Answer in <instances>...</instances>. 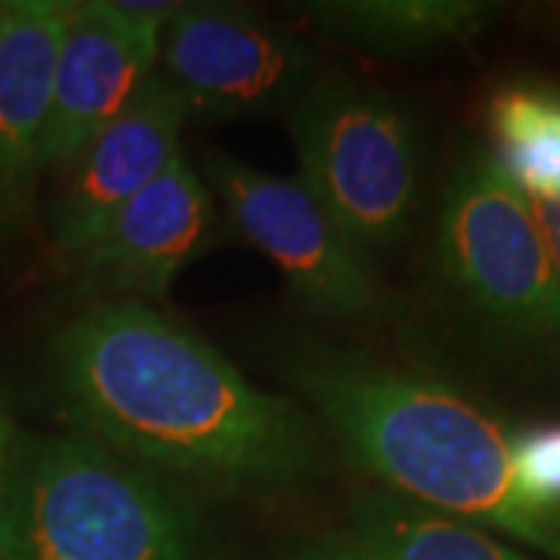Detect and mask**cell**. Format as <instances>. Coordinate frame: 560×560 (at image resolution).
Instances as JSON below:
<instances>
[{"label":"cell","instance_id":"cell-1","mask_svg":"<svg viewBox=\"0 0 560 560\" xmlns=\"http://www.w3.org/2000/svg\"><path fill=\"white\" fill-rule=\"evenodd\" d=\"M50 386L79 436L168 480L278 492L327 467L324 430L147 302H97L50 340Z\"/></svg>","mask_w":560,"mask_h":560},{"label":"cell","instance_id":"cell-2","mask_svg":"<svg viewBox=\"0 0 560 560\" xmlns=\"http://www.w3.org/2000/svg\"><path fill=\"white\" fill-rule=\"evenodd\" d=\"M278 368L320 430L386 492L560 555V514L521 492L511 436L452 386L315 340L283 342Z\"/></svg>","mask_w":560,"mask_h":560},{"label":"cell","instance_id":"cell-3","mask_svg":"<svg viewBox=\"0 0 560 560\" xmlns=\"http://www.w3.org/2000/svg\"><path fill=\"white\" fill-rule=\"evenodd\" d=\"M200 517L175 480L88 436L13 448L0 560H194Z\"/></svg>","mask_w":560,"mask_h":560},{"label":"cell","instance_id":"cell-4","mask_svg":"<svg viewBox=\"0 0 560 560\" xmlns=\"http://www.w3.org/2000/svg\"><path fill=\"white\" fill-rule=\"evenodd\" d=\"M300 180L371 256L396 249L418 209L420 160L411 116L389 91L318 75L287 109Z\"/></svg>","mask_w":560,"mask_h":560},{"label":"cell","instance_id":"cell-5","mask_svg":"<svg viewBox=\"0 0 560 560\" xmlns=\"http://www.w3.org/2000/svg\"><path fill=\"white\" fill-rule=\"evenodd\" d=\"M436 261L448 290L521 340L560 337V271L533 202L492 156H470L445 190Z\"/></svg>","mask_w":560,"mask_h":560},{"label":"cell","instance_id":"cell-6","mask_svg":"<svg viewBox=\"0 0 560 560\" xmlns=\"http://www.w3.org/2000/svg\"><path fill=\"white\" fill-rule=\"evenodd\" d=\"M202 178L243 241L278 268L293 300L312 315L368 324L386 312V283L374 256L300 178H278L224 153H206Z\"/></svg>","mask_w":560,"mask_h":560},{"label":"cell","instance_id":"cell-7","mask_svg":"<svg viewBox=\"0 0 560 560\" xmlns=\"http://www.w3.org/2000/svg\"><path fill=\"white\" fill-rule=\"evenodd\" d=\"M162 79L194 116L253 119L287 113L318 79L312 44L237 7H194L165 22Z\"/></svg>","mask_w":560,"mask_h":560},{"label":"cell","instance_id":"cell-8","mask_svg":"<svg viewBox=\"0 0 560 560\" xmlns=\"http://www.w3.org/2000/svg\"><path fill=\"white\" fill-rule=\"evenodd\" d=\"M180 3H69L54 101L40 138V172L72 168L88 143L156 75L165 22Z\"/></svg>","mask_w":560,"mask_h":560},{"label":"cell","instance_id":"cell-9","mask_svg":"<svg viewBox=\"0 0 560 560\" xmlns=\"http://www.w3.org/2000/svg\"><path fill=\"white\" fill-rule=\"evenodd\" d=\"M219 212L212 190L184 153L121 206L75 261L103 302L162 300L178 275L212 249Z\"/></svg>","mask_w":560,"mask_h":560},{"label":"cell","instance_id":"cell-10","mask_svg":"<svg viewBox=\"0 0 560 560\" xmlns=\"http://www.w3.org/2000/svg\"><path fill=\"white\" fill-rule=\"evenodd\" d=\"M187 116L178 91L156 72L88 143L69 168V187L54 209V241L62 256L75 259L125 202L180 156V128Z\"/></svg>","mask_w":560,"mask_h":560},{"label":"cell","instance_id":"cell-11","mask_svg":"<svg viewBox=\"0 0 560 560\" xmlns=\"http://www.w3.org/2000/svg\"><path fill=\"white\" fill-rule=\"evenodd\" d=\"M66 16L62 0L0 3V224L20 215L40 172Z\"/></svg>","mask_w":560,"mask_h":560},{"label":"cell","instance_id":"cell-12","mask_svg":"<svg viewBox=\"0 0 560 560\" xmlns=\"http://www.w3.org/2000/svg\"><path fill=\"white\" fill-rule=\"evenodd\" d=\"M492 7L470 0H318L305 20L330 38L383 57H408L477 35Z\"/></svg>","mask_w":560,"mask_h":560},{"label":"cell","instance_id":"cell-13","mask_svg":"<svg viewBox=\"0 0 560 560\" xmlns=\"http://www.w3.org/2000/svg\"><path fill=\"white\" fill-rule=\"evenodd\" d=\"M352 536L377 560H529L474 523L445 517L393 492H361Z\"/></svg>","mask_w":560,"mask_h":560},{"label":"cell","instance_id":"cell-14","mask_svg":"<svg viewBox=\"0 0 560 560\" xmlns=\"http://www.w3.org/2000/svg\"><path fill=\"white\" fill-rule=\"evenodd\" d=\"M492 160L529 202L560 200V88L511 84L489 103Z\"/></svg>","mask_w":560,"mask_h":560},{"label":"cell","instance_id":"cell-15","mask_svg":"<svg viewBox=\"0 0 560 560\" xmlns=\"http://www.w3.org/2000/svg\"><path fill=\"white\" fill-rule=\"evenodd\" d=\"M511 467L526 499L541 511L560 514V423L511 436Z\"/></svg>","mask_w":560,"mask_h":560},{"label":"cell","instance_id":"cell-16","mask_svg":"<svg viewBox=\"0 0 560 560\" xmlns=\"http://www.w3.org/2000/svg\"><path fill=\"white\" fill-rule=\"evenodd\" d=\"M275 560H377L352 533H337V536H318L287 548Z\"/></svg>","mask_w":560,"mask_h":560},{"label":"cell","instance_id":"cell-17","mask_svg":"<svg viewBox=\"0 0 560 560\" xmlns=\"http://www.w3.org/2000/svg\"><path fill=\"white\" fill-rule=\"evenodd\" d=\"M536 209V219L541 224V234L548 241V249L555 256V265L560 271V200H548V202H533Z\"/></svg>","mask_w":560,"mask_h":560},{"label":"cell","instance_id":"cell-18","mask_svg":"<svg viewBox=\"0 0 560 560\" xmlns=\"http://www.w3.org/2000/svg\"><path fill=\"white\" fill-rule=\"evenodd\" d=\"M10 467H13V436H10V423L0 411V504H3V495H7Z\"/></svg>","mask_w":560,"mask_h":560}]
</instances>
